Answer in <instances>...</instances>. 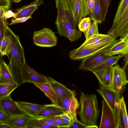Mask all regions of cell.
<instances>
[{"label": "cell", "mask_w": 128, "mask_h": 128, "mask_svg": "<svg viewBox=\"0 0 128 128\" xmlns=\"http://www.w3.org/2000/svg\"><path fill=\"white\" fill-rule=\"evenodd\" d=\"M38 119L44 124L54 128H58L56 124L51 120L47 118L37 117Z\"/></svg>", "instance_id": "cell-42"}, {"label": "cell", "mask_w": 128, "mask_h": 128, "mask_svg": "<svg viewBox=\"0 0 128 128\" xmlns=\"http://www.w3.org/2000/svg\"><path fill=\"white\" fill-rule=\"evenodd\" d=\"M90 20V17H84L80 20L78 24L79 30L84 33L85 36L92 22Z\"/></svg>", "instance_id": "cell-34"}, {"label": "cell", "mask_w": 128, "mask_h": 128, "mask_svg": "<svg viewBox=\"0 0 128 128\" xmlns=\"http://www.w3.org/2000/svg\"><path fill=\"white\" fill-rule=\"evenodd\" d=\"M123 57L122 56L119 54L115 56H110L88 71L93 72L112 67L116 64L119 60Z\"/></svg>", "instance_id": "cell-20"}, {"label": "cell", "mask_w": 128, "mask_h": 128, "mask_svg": "<svg viewBox=\"0 0 128 128\" xmlns=\"http://www.w3.org/2000/svg\"><path fill=\"white\" fill-rule=\"evenodd\" d=\"M47 118H49L53 121L58 128H68L67 125L63 122L59 116Z\"/></svg>", "instance_id": "cell-40"}, {"label": "cell", "mask_w": 128, "mask_h": 128, "mask_svg": "<svg viewBox=\"0 0 128 128\" xmlns=\"http://www.w3.org/2000/svg\"><path fill=\"white\" fill-rule=\"evenodd\" d=\"M91 22L85 36L86 40L92 36L99 34L98 30V23L95 20Z\"/></svg>", "instance_id": "cell-35"}, {"label": "cell", "mask_w": 128, "mask_h": 128, "mask_svg": "<svg viewBox=\"0 0 128 128\" xmlns=\"http://www.w3.org/2000/svg\"><path fill=\"white\" fill-rule=\"evenodd\" d=\"M55 23L59 34L68 38L71 42L77 40L81 37L82 32L76 29L77 25L74 20H56Z\"/></svg>", "instance_id": "cell-3"}, {"label": "cell", "mask_w": 128, "mask_h": 128, "mask_svg": "<svg viewBox=\"0 0 128 128\" xmlns=\"http://www.w3.org/2000/svg\"><path fill=\"white\" fill-rule=\"evenodd\" d=\"M80 104L75 97L70 99L67 103L65 108V112L68 113L74 119L78 120L77 118V111L78 108Z\"/></svg>", "instance_id": "cell-24"}, {"label": "cell", "mask_w": 128, "mask_h": 128, "mask_svg": "<svg viewBox=\"0 0 128 128\" xmlns=\"http://www.w3.org/2000/svg\"><path fill=\"white\" fill-rule=\"evenodd\" d=\"M4 16L5 20L6 22L7 19L12 17H13L15 18L16 17V14L14 13L11 10H8L5 12Z\"/></svg>", "instance_id": "cell-46"}, {"label": "cell", "mask_w": 128, "mask_h": 128, "mask_svg": "<svg viewBox=\"0 0 128 128\" xmlns=\"http://www.w3.org/2000/svg\"><path fill=\"white\" fill-rule=\"evenodd\" d=\"M12 128L9 125L4 122L0 125V128Z\"/></svg>", "instance_id": "cell-50"}, {"label": "cell", "mask_w": 128, "mask_h": 128, "mask_svg": "<svg viewBox=\"0 0 128 128\" xmlns=\"http://www.w3.org/2000/svg\"><path fill=\"white\" fill-rule=\"evenodd\" d=\"M6 10L4 8H0V18L4 17V14Z\"/></svg>", "instance_id": "cell-49"}, {"label": "cell", "mask_w": 128, "mask_h": 128, "mask_svg": "<svg viewBox=\"0 0 128 128\" xmlns=\"http://www.w3.org/2000/svg\"><path fill=\"white\" fill-rule=\"evenodd\" d=\"M34 84L44 93L53 104L56 105L57 96L48 81L46 82Z\"/></svg>", "instance_id": "cell-23"}, {"label": "cell", "mask_w": 128, "mask_h": 128, "mask_svg": "<svg viewBox=\"0 0 128 128\" xmlns=\"http://www.w3.org/2000/svg\"><path fill=\"white\" fill-rule=\"evenodd\" d=\"M87 1L90 18L92 16L94 12V0H87Z\"/></svg>", "instance_id": "cell-44"}, {"label": "cell", "mask_w": 128, "mask_h": 128, "mask_svg": "<svg viewBox=\"0 0 128 128\" xmlns=\"http://www.w3.org/2000/svg\"><path fill=\"white\" fill-rule=\"evenodd\" d=\"M32 18V17L31 16L28 17H24L12 20H11V22L9 24H8L10 25L18 23L24 22Z\"/></svg>", "instance_id": "cell-43"}, {"label": "cell", "mask_w": 128, "mask_h": 128, "mask_svg": "<svg viewBox=\"0 0 128 128\" xmlns=\"http://www.w3.org/2000/svg\"><path fill=\"white\" fill-rule=\"evenodd\" d=\"M0 66L2 76L1 80L9 82L16 84L8 65L3 60L0 64Z\"/></svg>", "instance_id": "cell-27"}, {"label": "cell", "mask_w": 128, "mask_h": 128, "mask_svg": "<svg viewBox=\"0 0 128 128\" xmlns=\"http://www.w3.org/2000/svg\"><path fill=\"white\" fill-rule=\"evenodd\" d=\"M112 82L110 88L117 93H120L122 88L128 82L125 69L117 64L112 67Z\"/></svg>", "instance_id": "cell-9"}, {"label": "cell", "mask_w": 128, "mask_h": 128, "mask_svg": "<svg viewBox=\"0 0 128 128\" xmlns=\"http://www.w3.org/2000/svg\"><path fill=\"white\" fill-rule=\"evenodd\" d=\"M0 109L10 118L26 116L10 96L0 98Z\"/></svg>", "instance_id": "cell-10"}, {"label": "cell", "mask_w": 128, "mask_h": 128, "mask_svg": "<svg viewBox=\"0 0 128 128\" xmlns=\"http://www.w3.org/2000/svg\"><path fill=\"white\" fill-rule=\"evenodd\" d=\"M106 51L98 53L83 59L79 66V69L88 71L90 69L109 57V56L104 54V53Z\"/></svg>", "instance_id": "cell-14"}, {"label": "cell", "mask_w": 128, "mask_h": 128, "mask_svg": "<svg viewBox=\"0 0 128 128\" xmlns=\"http://www.w3.org/2000/svg\"><path fill=\"white\" fill-rule=\"evenodd\" d=\"M98 126L96 125H93L88 126H86V128H98Z\"/></svg>", "instance_id": "cell-51"}, {"label": "cell", "mask_w": 128, "mask_h": 128, "mask_svg": "<svg viewBox=\"0 0 128 128\" xmlns=\"http://www.w3.org/2000/svg\"><path fill=\"white\" fill-rule=\"evenodd\" d=\"M30 118L26 116L11 117L4 123L12 128H27L28 123Z\"/></svg>", "instance_id": "cell-22"}, {"label": "cell", "mask_w": 128, "mask_h": 128, "mask_svg": "<svg viewBox=\"0 0 128 128\" xmlns=\"http://www.w3.org/2000/svg\"><path fill=\"white\" fill-rule=\"evenodd\" d=\"M11 4L10 0H0V8H4L7 10L10 8Z\"/></svg>", "instance_id": "cell-45"}, {"label": "cell", "mask_w": 128, "mask_h": 128, "mask_svg": "<svg viewBox=\"0 0 128 128\" xmlns=\"http://www.w3.org/2000/svg\"><path fill=\"white\" fill-rule=\"evenodd\" d=\"M10 118L4 112L0 109V122H4Z\"/></svg>", "instance_id": "cell-48"}, {"label": "cell", "mask_w": 128, "mask_h": 128, "mask_svg": "<svg viewBox=\"0 0 128 128\" xmlns=\"http://www.w3.org/2000/svg\"><path fill=\"white\" fill-rule=\"evenodd\" d=\"M118 40H114L107 44L94 48H78L71 50L69 53L70 58L73 60H82L84 58L98 53L107 51Z\"/></svg>", "instance_id": "cell-5"}, {"label": "cell", "mask_w": 128, "mask_h": 128, "mask_svg": "<svg viewBox=\"0 0 128 128\" xmlns=\"http://www.w3.org/2000/svg\"><path fill=\"white\" fill-rule=\"evenodd\" d=\"M65 112L64 109L55 104H48L38 112L36 117L49 118L58 116Z\"/></svg>", "instance_id": "cell-19"}, {"label": "cell", "mask_w": 128, "mask_h": 128, "mask_svg": "<svg viewBox=\"0 0 128 128\" xmlns=\"http://www.w3.org/2000/svg\"><path fill=\"white\" fill-rule=\"evenodd\" d=\"M27 128H54L46 125L38 120L37 117L30 118L28 124Z\"/></svg>", "instance_id": "cell-32"}, {"label": "cell", "mask_w": 128, "mask_h": 128, "mask_svg": "<svg viewBox=\"0 0 128 128\" xmlns=\"http://www.w3.org/2000/svg\"><path fill=\"white\" fill-rule=\"evenodd\" d=\"M4 17L0 18V47L1 42L4 38L8 26Z\"/></svg>", "instance_id": "cell-38"}, {"label": "cell", "mask_w": 128, "mask_h": 128, "mask_svg": "<svg viewBox=\"0 0 128 128\" xmlns=\"http://www.w3.org/2000/svg\"><path fill=\"white\" fill-rule=\"evenodd\" d=\"M16 102L25 115L30 118L36 117L38 112L48 105H40L23 102Z\"/></svg>", "instance_id": "cell-15"}, {"label": "cell", "mask_w": 128, "mask_h": 128, "mask_svg": "<svg viewBox=\"0 0 128 128\" xmlns=\"http://www.w3.org/2000/svg\"><path fill=\"white\" fill-rule=\"evenodd\" d=\"M94 10L90 20H95L98 24L102 23L101 20V8L99 0H94Z\"/></svg>", "instance_id": "cell-30"}, {"label": "cell", "mask_w": 128, "mask_h": 128, "mask_svg": "<svg viewBox=\"0 0 128 128\" xmlns=\"http://www.w3.org/2000/svg\"><path fill=\"white\" fill-rule=\"evenodd\" d=\"M12 44L11 50L6 55L9 58L8 65L14 81L18 86L23 83L21 74L23 66L26 62L24 49L18 36L12 32Z\"/></svg>", "instance_id": "cell-1"}, {"label": "cell", "mask_w": 128, "mask_h": 128, "mask_svg": "<svg viewBox=\"0 0 128 128\" xmlns=\"http://www.w3.org/2000/svg\"><path fill=\"white\" fill-rule=\"evenodd\" d=\"M21 0H13V1L14 2L16 3H19Z\"/></svg>", "instance_id": "cell-52"}, {"label": "cell", "mask_w": 128, "mask_h": 128, "mask_svg": "<svg viewBox=\"0 0 128 128\" xmlns=\"http://www.w3.org/2000/svg\"><path fill=\"white\" fill-rule=\"evenodd\" d=\"M128 10V0H121L113 21V24L118 22Z\"/></svg>", "instance_id": "cell-28"}, {"label": "cell", "mask_w": 128, "mask_h": 128, "mask_svg": "<svg viewBox=\"0 0 128 128\" xmlns=\"http://www.w3.org/2000/svg\"><path fill=\"white\" fill-rule=\"evenodd\" d=\"M12 32L8 26L0 44V54L2 56H6L11 50L12 44Z\"/></svg>", "instance_id": "cell-21"}, {"label": "cell", "mask_w": 128, "mask_h": 128, "mask_svg": "<svg viewBox=\"0 0 128 128\" xmlns=\"http://www.w3.org/2000/svg\"><path fill=\"white\" fill-rule=\"evenodd\" d=\"M48 82L50 84L57 96L58 98L68 93L71 90L64 86L50 77H47Z\"/></svg>", "instance_id": "cell-26"}, {"label": "cell", "mask_w": 128, "mask_h": 128, "mask_svg": "<svg viewBox=\"0 0 128 128\" xmlns=\"http://www.w3.org/2000/svg\"><path fill=\"white\" fill-rule=\"evenodd\" d=\"M55 2L57 10L56 20L64 19H73L68 0H55Z\"/></svg>", "instance_id": "cell-16"}, {"label": "cell", "mask_w": 128, "mask_h": 128, "mask_svg": "<svg viewBox=\"0 0 128 128\" xmlns=\"http://www.w3.org/2000/svg\"><path fill=\"white\" fill-rule=\"evenodd\" d=\"M73 19L77 25L89 14L86 0H68Z\"/></svg>", "instance_id": "cell-6"}, {"label": "cell", "mask_w": 128, "mask_h": 128, "mask_svg": "<svg viewBox=\"0 0 128 128\" xmlns=\"http://www.w3.org/2000/svg\"><path fill=\"white\" fill-rule=\"evenodd\" d=\"M117 128H126L123 117L119 107L118 113Z\"/></svg>", "instance_id": "cell-41"}, {"label": "cell", "mask_w": 128, "mask_h": 128, "mask_svg": "<svg viewBox=\"0 0 128 128\" xmlns=\"http://www.w3.org/2000/svg\"><path fill=\"white\" fill-rule=\"evenodd\" d=\"M102 102V113L99 128H117L118 115L104 100H103Z\"/></svg>", "instance_id": "cell-8"}, {"label": "cell", "mask_w": 128, "mask_h": 128, "mask_svg": "<svg viewBox=\"0 0 128 128\" xmlns=\"http://www.w3.org/2000/svg\"><path fill=\"white\" fill-rule=\"evenodd\" d=\"M86 0V1H87V0Z\"/></svg>", "instance_id": "cell-56"}, {"label": "cell", "mask_w": 128, "mask_h": 128, "mask_svg": "<svg viewBox=\"0 0 128 128\" xmlns=\"http://www.w3.org/2000/svg\"><path fill=\"white\" fill-rule=\"evenodd\" d=\"M119 108L123 117L126 128H128V119L126 106L124 97L122 96L119 99Z\"/></svg>", "instance_id": "cell-33"}, {"label": "cell", "mask_w": 128, "mask_h": 128, "mask_svg": "<svg viewBox=\"0 0 128 128\" xmlns=\"http://www.w3.org/2000/svg\"><path fill=\"white\" fill-rule=\"evenodd\" d=\"M107 33L115 39L119 36L124 37L128 34V10L118 22L112 24Z\"/></svg>", "instance_id": "cell-12"}, {"label": "cell", "mask_w": 128, "mask_h": 128, "mask_svg": "<svg viewBox=\"0 0 128 128\" xmlns=\"http://www.w3.org/2000/svg\"><path fill=\"white\" fill-rule=\"evenodd\" d=\"M21 78L23 83L29 82L34 84L48 81L47 77L30 67L26 62L22 70Z\"/></svg>", "instance_id": "cell-11"}, {"label": "cell", "mask_w": 128, "mask_h": 128, "mask_svg": "<svg viewBox=\"0 0 128 128\" xmlns=\"http://www.w3.org/2000/svg\"><path fill=\"white\" fill-rule=\"evenodd\" d=\"M76 95L75 90H71L70 92L58 97L56 105L65 110L66 106L70 100Z\"/></svg>", "instance_id": "cell-29"}, {"label": "cell", "mask_w": 128, "mask_h": 128, "mask_svg": "<svg viewBox=\"0 0 128 128\" xmlns=\"http://www.w3.org/2000/svg\"><path fill=\"white\" fill-rule=\"evenodd\" d=\"M44 3L43 0H34L30 4L18 9L16 13L14 19L31 16L34 12Z\"/></svg>", "instance_id": "cell-17"}, {"label": "cell", "mask_w": 128, "mask_h": 128, "mask_svg": "<svg viewBox=\"0 0 128 128\" xmlns=\"http://www.w3.org/2000/svg\"><path fill=\"white\" fill-rule=\"evenodd\" d=\"M2 77V73L1 70V68L0 66V80H1Z\"/></svg>", "instance_id": "cell-53"}, {"label": "cell", "mask_w": 128, "mask_h": 128, "mask_svg": "<svg viewBox=\"0 0 128 128\" xmlns=\"http://www.w3.org/2000/svg\"><path fill=\"white\" fill-rule=\"evenodd\" d=\"M98 79L100 84L110 88L112 85V67L92 72Z\"/></svg>", "instance_id": "cell-18"}, {"label": "cell", "mask_w": 128, "mask_h": 128, "mask_svg": "<svg viewBox=\"0 0 128 128\" xmlns=\"http://www.w3.org/2000/svg\"><path fill=\"white\" fill-rule=\"evenodd\" d=\"M59 116L63 122L67 125L68 128H70L74 121V119L69 114L65 112Z\"/></svg>", "instance_id": "cell-39"}, {"label": "cell", "mask_w": 128, "mask_h": 128, "mask_svg": "<svg viewBox=\"0 0 128 128\" xmlns=\"http://www.w3.org/2000/svg\"><path fill=\"white\" fill-rule=\"evenodd\" d=\"M33 40L35 45L41 47H51L57 44L55 33L48 28L34 32Z\"/></svg>", "instance_id": "cell-4"}, {"label": "cell", "mask_w": 128, "mask_h": 128, "mask_svg": "<svg viewBox=\"0 0 128 128\" xmlns=\"http://www.w3.org/2000/svg\"><path fill=\"white\" fill-rule=\"evenodd\" d=\"M80 104L78 114L80 122L86 126L96 124L99 111L96 94H86L82 92Z\"/></svg>", "instance_id": "cell-2"}, {"label": "cell", "mask_w": 128, "mask_h": 128, "mask_svg": "<svg viewBox=\"0 0 128 128\" xmlns=\"http://www.w3.org/2000/svg\"><path fill=\"white\" fill-rule=\"evenodd\" d=\"M104 54L109 56L117 54L123 56L128 55V34L123 38H120L119 41L115 43Z\"/></svg>", "instance_id": "cell-13"}, {"label": "cell", "mask_w": 128, "mask_h": 128, "mask_svg": "<svg viewBox=\"0 0 128 128\" xmlns=\"http://www.w3.org/2000/svg\"><path fill=\"white\" fill-rule=\"evenodd\" d=\"M100 84L99 88L96 89V91L118 115L120 93H117L110 88Z\"/></svg>", "instance_id": "cell-7"}, {"label": "cell", "mask_w": 128, "mask_h": 128, "mask_svg": "<svg viewBox=\"0 0 128 128\" xmlns=\"http://www.w3.org/2000/svg\"><path fill=\"white\" fill-rule=\"evenodd\" d=\"M1 62H2L0 58V64L1 63Z\"/></svg>", "instance_id": "cell-55"}, {"label": "cell", "mask_w": 128, "mask_h": 128, "mask_svg": "<svg viewBox=\"0 0 128 128\" xmlns=\"http://www.w3.org/2000/svg\"><path fill=\"white\" fill-rule=\"evenodd\" d=\"M106 35L98 34L94 35L88 40H86L80 47H84L93 44L103 37Z\"/></svg>", "instance_id": "cell-37"}, {"label": "cell", "mask_w": 128, "mask_h": 128, "mask_svg": "<svg viewBox=\"0 0 128 128\" xmlns=\"http://www.w3.org/2000/svg\"><path fill=\"white\" fill-rule=\"evenodd\" d=\"M4 122H0V125L2 124Z\"/></svg>", "instance_id": "cell-54"}, {"label": "cell", "mask_w": 128, "mask_h": 128, "mask_svg": "<svg viewBox=\"0 0 128 128\" xmlns=\"http://www.w3.org/2000/svg\"><path fill=\"white\" fill-rule=\"evenodd\" d=\"M86 126L82 124L78 120H74V122L70 128H86Z\"/></svg>", "instance_id": "cell-47"}, {"label": "cell", "mask_w": 128, "mask_h": 128, "mask_svg": "<svg viewBox=\"0 0 128 128\" xmlns=\"http://www.w3.org/2000/svg\"><path fill=\"white\" fill-rule=\"evenodd\" d=\"M112 0H99L101 8V20L104 21L108 6Z\"/></svg>", "instance_id": "cell-36"}, {"label": "cell", "mask_w": 128, "mask_h": 128, "mask_svg": "<svg viewBox=\"0 0 128 128\" xmlns=\"http://www.w3.org/2000/svg\"><path fill=\"white\" fill-rule=\"evenodd\" d=\"M116 39L114 38L111 35L108 34L95 43L84 47L80 48L96 47L112 42Z\"/></svg>", "instance_id": "cell-31"}, {"label": "cell", "mask_w": 128, "mask_h": 128, "mask_svg": "<svg viewBox=\"0 0 128 128\" xmlns=\"http://www.w3.org/2000/svg\"><path fill=\"white\" fill-rule=\"evenodd\" d=\"M16 84L0 80V98L10 96L18 87Z\"/></svg>", "instance_id": "cell-25"}]
</instances>
